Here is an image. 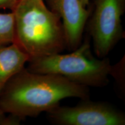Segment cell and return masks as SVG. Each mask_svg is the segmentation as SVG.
<instances>
[{"label": "cell", "mask_w": 125, "mask_h": 125, "mask_svg": "<svg viewBox=\"0 0 125 125\" xmlns=\"http://www.w3.org/2000/svg\"><path fill=\"white\" fill-rule=\"evenodd\" d=\"M89 87L55 74L32 73L26 67L13 76L0 93L5 114L22 121L38 116L69 97L90 98Z\"/></svg>", "instance_id": "6da1fadb"}, {"label": "cell", "mask_w": 125, "mask_h": 125, "mask_svg": "<svg viewBox=\"0 0 125 125\" xmlns=\"http://www.w3.org/2000/svg\"><path fill=\"white\" fill-rule=\"evenodd\" d=\"M10 11L15 20V40L29 60L62 53L66 49L60 18L43 0H16Z\"/></svg>", "instance_id": "7a4b0ae2"}, {"label": "cell", "mask_w": 125, "mask_h": 125, "mask_svg": "<svg viewBox=\"0 0 125 125\" xmlns=\"http://www.w3.org/2000/svg\"><path fill=\"white\" fill-rule=\"evenodd\" d=\"M28 63L26 68L32 73L58 75L89 87L107 85L112 68L109 58H98L92 54L87 36L70 53L43 56L31 59Z\"/></svg>", "instance_id": "3957f363"}, {"label": "cell", "mask_w": 125, "mask_h": 125, "mask_svg": "<svg viewBox=\"0 0 125 125\" xmlns=\"http://www.w3.org/2000/svg\"><path fill=\"white\" fill-rule=\"evenodd\" d=\"M86 27L98 58L107 57L119 42L125 38L122 17L125 0H93Z\"/></svg>", "instance_id": "277c9868"}, {"label": "cell", "mask_w": 125, "mask_h": 125, "mask_svg": "<svg viewBox=\"0 0 125 125\" xmlns=\"http://www.w3.org/2000/svg\"><path fill=\"white\" fill-rule=\"evenodd\" d=\"M49 121L57 125H125V114L105 102L82 100L73 107L60 104L46 112Z\"/></svg>", "instance_id": "5b68a950"}, {"label": "cell", "mask_w": 125, "mask_h": 125, "mask_svg": "<svg viewBox=\"0 0 125 125\" xmlns=\"http://www.w3.org/2000/svg\"><path fill=\"white\" fill-rule=\"evenodd\" d=\"M46 7L60 18L63 26L66 49H76L83 41V34L90 13V7L80 0H43Z\"/></svg>", "instance_id": "8992f818"}, {"label": "cell", "mask_w": 125, "mask_h": 125, "mask_svg": "<svg viewBox=\"0 0 125 125\" xmlns=\"http://www.w3.org/2000/svg\"><path fill=\"white\" fill-rule=\"evenodd\" d=\"M29 61V56L15 43L0 45V93Z\"/></svg>", "instance_id": "52a82bcc"}, {"label": "cell", "mask_w": 125, "mask_h": 125, "mask_svg": "<svg viewBox=\"0 0 125 125\" xmlns=\"http://www.w3.org/2000/svg\"><path fill=\"white\" fill-rule=\"evenodd\" d=\"M15 20L13 12L0 13V45L13 43Z\"/></svg>", "instance_id": "ba28073f"}, {"label": "cell", "mask_w": 125, "mask_h": 125, "mask_svg": "<svg viewBox=\"0 0 125 125\" xmlns=\"http://www.w3.org/2000/svg\"><path fill=\"white\" fill-rule=\"evenodd\" d=\"M110 76H112L116 81L117 85L121 89V92H125V56L116 64L112 65L110 72Z\"/></svg>", "instance_id": "9c48e42d"}, {"label": "cell", "mask_w": 125, "mask_h": 125, "mask_svg": "<svg viewBox=\"0 0 125 125\" xmlns=\"http://www.w3.org/2000/svg\"><path fill=\"white\" fill-rule=\"evenodd\" d=\"M5 114L0 106V125H18L21 120L12 115Z\"/></svg>", "instance_id": "30bf717a"}, {"label": "cell", "mask_w": 125, "mask_h": 125, "mask_svg": "<svg viewBox=\"0 0 125 125\" xmlns=\"http://www.w3.org/2000/svg\"><path fill=\"white\" fill-rule=\"evenodd\" d=\"M16 0H0V10H11Z\"/></svg>", "instance_id": "8fae6325"}, {"label": "cell", "mask_w": 125, "mask_h": 125, "mask_svg": "<svg viewBox=\"0 0 125 125\" xmlns=\"http://www.w3.org/2000/svg\"><path fill=\"white\" fill-rule=\"evenodd\" d=\"M80 1L84 7H87L89 6V5L91 0H80Z\"/></svg>", "instance_id": "7c38bea8"}]
</instances>
